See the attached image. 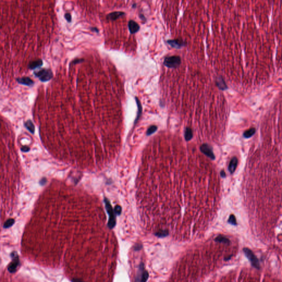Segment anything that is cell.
I'll list each match as a JSON object with an SVG mask.
<instances>
[{
	"label": "cell",
	"mask_w": 282,
	"mask_h": 282,
	"mask_svg": "<svg viewBox=\"0 0 282 282\" xmlns=\"http://www.w3.org/2000/svg\"><path fill=\"white\" fill-rule=\"evenodd\" d=\"M104 202L106 209L109 216V219L108 225L110 229H113L115 227L116 225V214H115V211L113 209L112 206L108 199L105 198Z\"/></svg>",
	"instance_id": "obj_2"
},
{
	"label": "cell",
	"mask_w": 282,
	"mask_h": 282,
	"mask_svg": "<svg viewBox=\"0 0 282 282\" xmlns=\"http://www.w3.org/2000/svg\"><path fill=\"white\" fill-rule=\"evenodd\" d=\"M149 277V273L144 269V265L141 263L136 277L135 282H147Z\"/></svg>",
	"instance_id": "obj_4"
},
{
	"label": "cell",
	"mask_w": 282,
	"mask_h": 282,
	"mask_svg": "<svg viewBox=\"0 0 282 282\" xmlns=\"http://www.w3.org/2000/svg\"><path fill=\"white\" fill-rule=\"evenodd\" d=\"M16 81L18 82V83L27 85L29 87H31L34 84V82L28 77H23L21 78H16Z\"/></svg>",
	"instance_id": "obj_8"
},
{
	"label": "cell",
	"mask_w": 282,
	"mask_h": 282,
	"mask_svg": "<svg viewBox=\"0 0 282 282\" xmlns=\"http://www.w3.org/2000/svg\"><path fill=\"white\" fill-rule=\"evenodd\" d=\"M192 137H193V132L192 130L189 127H187L185 131V138L186 141H190L192 139Z\"/></svg>",
	"instance_id": "obj_18"
},
{
	"label": "cell",
	"mask_w": 282,
	"mask_h": 282,
	"mask_svg": "<svg viewBox=\"0 0 282 282\" xmlns=\"http://www.w3.org/2000/svg\"><path fill=\"white\" fill-rule=\"evenodd\" d=\"M24 126L25 127H26V128L28 129V130H29V132H31V133H34V132H35V126H34V125L33 124V123L32 122L31 120H28L26 121V122H25L24 124Z\"/></svg>",
	"instance_id": "obj_15"
},
{
	"label": "cell",
	"mask_w": 282,
	"mask_h": 282,
	"mask_svg": "<svg viewBox=\"0 0 282 282\" xmlns=\"http://www.w3.org/2000/svg\"><path fill=\"white\" fill-rule=\"evenodd\" d=\"M140 18H141V19H142L143 21L144 20V21H146V18H145L144 16H143V15H140Z\"/></svg>",
	"instance_id": "obj_33"
},
{
	"label": "cell",
	"mask_w": 282,
	"mask_h": 282,
	"mask_svg": "<svg viewBox=\"0 0 282 282\" xmlns=\"http://www.w3.org/2000/svg\"><path fill=\"white\" fill-rule=\"evenodd\" d=\"M33 74L42 82H46L51 80L53 76L51 69L46 68H42L37 71H34Z\"/></svg>",
	"instance_id": "obj_1"
},
{
	"label": "cell",
	"mask_w": 282,
	"mask_h": 282,
	"mask_svg": "<svg viewBox=\"0 0 282 282\" xmlns=\"http://www.w3.org/2000/svg\"><path fill=\"white\" fill-rule=\"evenodd\" d=\"M216 84L218 87L221 90H224L226 88V85L223 79L221 77H218L216 80Z\"/></svg>",
	"instance_id": "obj_16"
},
{
	"label": "cell",
	"mask_w": 282,
	"mask_h": 282,
	"mask_svg": "<svg viewBox=\"0 0 282 282\" xmlns=\"http://www.w3.org/2000/svg\"><path fill=\"white\" fill-rule=\"evenodd\" d=\"M72 282H82L79 279H73Z\"/></svg>",
	"instance_id": "obj_32"
},
{
	"label": "cell",
	"mask_w": 282,
	"mask_h": 282,
	"mask_svg": "<svg viewBox=\"0 0 282 282\" xmlns=\"http://www.w3.org/2000/svg\"><path fill=\"white\" fill-rule=\"evenodd\" d=\"M47 182V180L46 178H42L41 179V180L40 181V184L42 185H44Z\"/></svg>",
	"instance_id": "obj_28"
},
{
	"label": "cell",
	"mask_w": 282,
	"mask_h": 282,
	"mask_svg": "<svg viewBox=\"0 0 282 282\" xmlns=\"http://www.w3.org/2000/svg\"><path fill=\"white\" fill-rule=\"evenodd\" d=\"M21 150L24 152H27V151H29L30 150V148L29 147L26 146L23 147L21 149Z\"/></svg>",
	"instance_id": "obj_30"
},
{
	"label": "cell",
	"mask_w": 282,
	"mask_h": 282,
	"mask_svg": "<svg viewBox=\"0 0 282 282\" xmlns=\"http://www.w3.org/2000/svg\"><path fill=\"white\" fill-rule=\"evenodd\" d=\"M84 61V59L83 58H76L72 61L71 65H76L77 63H83Z\"/></svg>",
	"instance_id": "obj_25"
},
{
	"label": "cell",
	"mask_w": 282,
	"mask_h": 282,
	"mask_svg": "<svg viewBox=\"0 0 282 282\" xmlns=\"http://www.w3.org/2000/svg\"><path fill=\"white\" fill-rule=\"evenodd\" d=\"M90 31H93V32H95V33H99V29L97 27H91L90 28Z\"/></svg>",
	"instance_id": "obj_29"
},
{
	"label": "cell",
	"mask_w": 282,
	"mask_h": 282,
	"mask_svg": "<svg viewBox=\"0 0 282 282\" xmlns=\"http://www.w3.org/2000/svg\"><path fill=\"white\" fill-rule=\"evenodd\" d=\"M243 251L246 256L247 257V258L251 262L252 266L254 267L255 268H256L257 269H260V265L258 259L256 257L254 252L248 248H244L243 249Z\"/></svg>",
	"instance_id": "obj_5"
},
{
	"label": "cell",
	"mask_w": 282,
	"mask_h": 282,
	"mask_svg": "<svg viewBox=\"0 0 282 282\" xmlns=\"http://www.w3.org/2000/svg\"><path fill=\"white\" fill-rule=\"evenodd\" d=\"M65 18L66 19V20L69 23L71 22H72V16L69 13H66L65 14Z\"/></svg>",
	"instance_id": "obj_26"
},
{
	"label": "cell",
	"mask_w": 282,
	"mask_h": 282,
	"mask_svg": "<svg viewBox=\"0 0 282 282\" xmlns=\"http://www.w3.org/2000/svg\"><path fill=\"white\" fill-rule=\"evenodd\" d=\"M143 247V245L141 244H137L136 245H135V247H134V249L135 251H139L141 250Z\"/></svg>",
	"instance_id": "obj_27"
},
{
	"label": "cell",
	"mask_w": 282,
	"mask_h": 282,
	"mask_svg": "<svg viewBox=\"0 0 282 282\" xmlns=\"http://www.w3.org/2000/svg\"><path fill=\"white\" fill-rule=\"evenodd\" d=\"M238 159L236 157H233L231 161H230V163H229V167H228V170L229 171V172L231 173V174H233L234 172H235V170H236V168L237 167V165H238Z\"/></svg>",
	"instance_id": "obj_13"
},
{
	"label": "cell",
	"mask_w": 282,
	"mask_h": 282,
	"mask_svg": "<svg viewBox=\"0 0 282 282\" xmlns=\"http://www.w3.org/2000/svg\"><path fill=\"white\" fill-rule=\"evenodd\" d=\"M169 235V232L167 230H161L155 233V235L159 238H164Z\"/></svg>",
	"instance_id": "obj_20"
},
{
	"label": "cell",
	"mask_w": 282,
	"mask_h": 282,
	"mask_svg": "<svg viewBox=\"0 0 282 282\" xmlns=\"http://www.w3.org/2000/svg\"><path fill=\"white\" fill-rule=\"evenodd\" d=\"M228 223H230V224L234 225H236L237 224L236 220V218H235L234 215H233V214L230 215L229 218L228 219Z\"/></svg>",
	"instance_id": "obj_23"
},
{
	"label": "cell",
	"mask_w": 282,
	"mask_h": 282,
	"mask_svg": "<svg viewBox=\"0 0 282 282\" xmlns=\"http://www.w3.org/2000/svg\"><path fill=\"white\" fill-rule=\"evenodd\" d=\"M15 221L13 219H9L5 223V224L3 225V227L5 228H8L13 225L15 223Z\"/></svg>",
	"instance_id": "obj_22"
},
{
	"label": "cell",
	"mask_w": 282,
	"mask_h": 282,
	"mask_svg": "<svg viewBox=\"0 0 282 282\" xmlns=\"http://www.w3.org/2000/svg\"><path fill=\"white\" fill-rule=\"evenodd\" d=\"M214 241L218 242H223L224 244H229L230 240L229 239H228L226 237H225L223 235H218L217 237L215 238L214 239Z\"/></svg>",
	"instance_id": "obj_17"
},
{
	"label": "cell",
	"mask_w": 282,
	"mask_h": 282,
	"mask_svg": "<svg viewBox=\"0 0 282 282\" xmlns=\"http://www.w3.org/2000/svg\"><path fill=\"white\" fill-rule=\"evenodd\" d=\"M114 211H115V214L116 215H120L121 212H122V209H121V206H120L119 205L116 206Z\"/></svg>",
	"instance_id": "obj_24"
},
{
	"label": "cell",
	"mask_w": 282,
	"mask_h": 282,
	"mask_svg": "<svg viewBox=\"0 0 282 282\" xmlns=\"http://www.w3.org/2000/svg\"><path fill=\"white\" fill-rule=\"evenodd\" d=\"M128 26L129 31H130L131 34L136 33L140 30V28L138 24L135 21H133V20L129 21L128 24Z\"/></svg>",
	"instance_id": "obj_11"
},
{
	"label": "cell",
	"mask_w": 282,
	"mask_h": 282,
	"mask_svg": "<svg viewBox=\"0 0 282 282\" xmlns=\"http://www.w3.org/2000/svg\"><path fill=\"white\" fill-rule=\"evenodd\" d=\"M200 150L207 157H209L211 159H215V156L213 152L212 148L207 144H202L200 147Z\"/></svg>",
	"instance_id": "obj_7"
},
{
	"label": "cell",
	"mask_w": 282,
	"mask_h": 282,
	"mask_svg": "<svg viewBox=\"0 0 282 282\" xmlns=\"http://www.w3.org/2000/svg\"><path fill=\"white\" fill-rule=\"evenodd\" d=\"M11 256L13 258V261L10 264L8 270L10 273H15L17 271V267L19 265L20 262L18 256H17L16 252H13L11 254Z\"/></svg>",
	"instance_id": "obj_6"
},
{
	"label": "cell",
	"mask_w": 282,
	"mask_h": 282,
	"mask_svg": "<svg viewBox=\"0 0 282 282\" xmlns=\"http://www.w3.org/2000/svg\"><path fill=\"white\" fill-rule=\"evenodd\" d=\"M135 99H136V103H137V108H138V112H137V117H136L135 122V124H136L137 122V121L139 120V119H140V117L141 116L142 111V105H141L140 100L138 99L137 97L135 98Z\"/></svg>",
	"instance_id": "obj_14"
},
{
	"label": "cell",
	"mask_w": 282,
	"mask_h": 282,
	"mask_svg": "<svg viewBox=\"0 0 282 282\" xmlns=\"http://www.w3.org/2000/svg\"><path fill=\"white\" fill-rule=\"evenodd\" d=\"M125 13L123 12L120 11H116L110 13L106 16V19H109L110 21H116L118 18H119L121 17L124 16Z\"/></svg>",
	"instance_id": "obj_9"
},
{
	"label": "cell",
	"mask_w": 282,
	"mask_h": 282,
	"mask_svg": "<svg viewBox=\"0 0 282 282\" xmlns=\"http://www.w3.org/2000/svg\"><path fill=\"white\" fill-rule=\"evenodd\" d=\"M43 65V61L42 59H38L31 61L28 65V68L31 70H34L35 68L41 67Z\"/></svg>",
	"instance_id": "obj_12"
},
{
	"label": "cell",
	"mask_w": 282,
	"mask_h": 282,
	"mask_svg": "<svg viewBox=\"0 0 282 282\" xmlns=\"http://www.w3.org/2000/svg\"><path fill=\"white\" fill-rule=\"evenodd\" d=\"M256 132V130L254 128H252L250 129H249L244 133V137L246 138H250L251 137L253 136Z\"/></svg>",
	"instance_id": "obj_19"
},
{
	"label": "cell",
	"mask_w": 282,
	"mask_h": 282,
	"mask_svg": "<svg viewBox=\"0 0 282 282\" xmlns=\"http://www.w3.org/2000/svg\"><path fill=\"white\" fill-rule=\"evenodd\" d=\"M181 63V58L178 56H172L164 59V65L168 68H177Z\"/></svg>",
	"instance_id": "obj_3"
},
{
	"label": "cell",
	"mask_w": 282,
	"mask_h": 282,
	"mask_svg": "<svg viewBox=\"0 0 282 282\" xmlns=\"http://www.w3.org/2000/svg\"><path fill=\"white\" fill-rule=\"evenodd\" d=\"M167 42L172 47L176 49H180L185 45L183 40L179 39L169 40H167Z\"/></svg>",
	"instance_id": "obj_10"
},
{
	"label": "cell",
	"mask_w": 282,
	"mask_h": 282,
	"mask_svg": "<svg viewBox=\"0 0 282 282\" xmlns=\"http://www.w3.org/2000/svg\"><path fill=\"white\" fill-rule=\"evenodd\" d=\"M157 128H158V127H157V126L152 125L150 126L147 131V135L149 136L151 134H153V133H154L156 131H157Z\"/></svg>",
	"instance_id": "obj_21"
},
{
	"label": "cell",
	"mask_w": 282,
	"mask_h": 282,
	"mask_svg": "<svg viewBox=\"0 0 282 282\" xmlns=\"http://www.w3.org/2000/svg\"><path fill=\"white\" fill-rule=\"evenodd\" d=\"M220 175H221V176L222 178H225L226 176V174H225V172L224 170L221 171V172H220Z\"/></svg>",
	"instance_id": "obj_31"
}]
</instances>
